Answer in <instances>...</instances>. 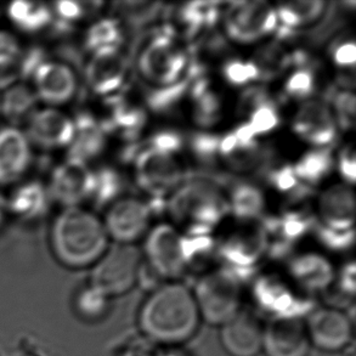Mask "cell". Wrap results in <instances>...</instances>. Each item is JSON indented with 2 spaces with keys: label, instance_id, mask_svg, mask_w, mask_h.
I'll return each instance as SVG.
<instances>
[{
  "label": "cell",
  "instance_id": "6da1fadb",
  "mask_svg": "<svg viewBox=\"0 0 356 356\" xmlns=\"http://www.w3.org/2000/svg\"><path fill=\"white\" fill-rule=\"evenodd\" d=\"M201 315L193 292L183 284L170 282L154 289L145 300L140 327L154 342L179 344L197 331Z\"/></svg>",
  "mask_w": 356,
  "mask_h": 356
},
{
  "label": "cell",
  "instance_id": "7a4b0ae2",
  "mask_svg": "<svg viewBox=\"0 0 356 356\" xmlns=\"http://www.w3.org/2000/svg\"><path fill=\"white\" fill-rule=\"evenodd\" d=\"M108 241L102 219L82 207L63 208L49 230L55 259L70 269L92 266L108 250Z\"/></svg>",
  "mask_w": 356,
  "mask_h": 356
},
{
  "label": "cell",
  "instance_id": "3957f363",
  "mask_svg": "<svg viewBox=\"0 0 356 356\" xmlns=\"http://www.w3.org/2000/svg\"><path fill=\"white\" fill-rule=\"evenodd\" d=\"M165 207L174 222L186 227L188 235H209L230 214L219 184L204 178L184 181L169 196Z\"/></svg>",
  "mask_w": 356,
  "mask_h": 356
},
{
  "label": "cell",
  "instance_id": "277c9868",
  "mask_svg": "<svg viewBox=\"0 0 356 356\" xmlns=\"http://www.w3.org/2000/svg\"><path fill=\"white\" fill-rule=\"evenodd\" d=\"M188 50L172 32H161L144 44L136 58L140 78L156 90L177 87L193 76Z\"/></svg>",
  "mask_w": 356,
  "mask_h": 356
},
{
  "label": "cell",
  "instance_id": "5b68a950",
  "mask_svg": "<svg viewBox=\"0 0 356 356\" xmlns=\"http://www.w3.org/2000/svg\"><path fill=\"white\" fill-rule=\"evenodd\" d=\"M135 181L152 198L149 204L165 206L170 196L184 183V168L175 154L144 146L134 154Z\"/></svg>",
  "mask_w": 356,
  "mask_h": 356
},
{
  "label": "cell",
  "instance_id": "8992f818",
  "mask_svg": "<svg viewBox=\"0 0 356 356\" xmlns=\"http://www.w3.org/2000/svg\"><path fill=\"white\" fill-rule=\"evenodd\" d=\"M193 297L201 318L212 325L230 321L241 312V284L227 270H218L200 279Z\"/></svg>",
  "mask_w": 356,
  "mask_h": 356
},
{
  "label": "cell",
  "instance_id": "52a82bcc",
  "mask_svg": "<svg viewBox=\"0 0 356 356\" xmlns=\"http://www.w3.org/2000/svg\"><path fill=\"white\" fill-rule=\"evenodd\" d=\"M141 265L143 254L136 245L116 243L92 265L90 284L108 298L122 296L139 281Z\"/></svg>",
  "mask_w": 356,
  "mask_h": 356
},
{
  "label": "cell",
  "instance_id": "ba28073f",
  "mask_svg": "<svg viewBox=\"0 0 356 356\" xmlns=\"http://www.w3.org/2000/svg\"><path fill=\"white\" fill-rule=\"evenodd\" d=\"M227 38L238 44H254L279 31L274 5L265 0L230 3L222 15Z\"/></svg>",
  "mask_w": 356,
  "mask_h": 356
},
{
  "label": "cell",
  "instance_id": "9c48e42d",
  "mask_svg": "<svg viewBox=\"0 0 356 356\" xmlns=\"http://www.w3.org/2000/svg\"><path fill=\"white\" fill-rule=\"evenodd\" d=\"M184 236L168 224L154 227L145 241L146 265L164 279H177L188 266L183 247Z\"/></svg>",
  "mask_w": 356,
  "mask_h": 356
},
{
  "label": "cell",
  "instance_id": "30bf717a",
  "mask_svg": "<svg viewBox=\"0 0 356 356\" xmlns=\"http://www.w3.org/2000/svg\"><path fill=\"white\" fill-rule=\"evenodd\" d=\"M38 102L47 106L61 108L76 97L78 90L77 73L70 65L58 60H45L31 74Z\"/></svg>",
  "mask_w": 356,
  "mask_h": 356
},
{
  "label": "cell",
  "instance_id": "8fae6325",
  "mask_svg": "<svg viewBox=\"0 0 356 356\" xmlns=\"http://www.w3.org/2000/svg\"><path fill=\"white\" fill-rule=\"evenodd\" d=\"M151 207L136 197H120L108 206L104 227L108 238L120 245H133L145 235L151 220Z\"/></svg>",
  "mask_w": 356,
  "mask_h": 356
},
{
  "label": "cell",
  "instance_id": "7c38bea8",
  "mask_svg": "<svg viewBox=\"0 0 356 356\" xmlns=\"http://www.w3.org/2000/svg\"><path fill=\"white\" fill-rule=\"evenodd\" d=\"M47 188L50 198L63 207H81L92 197L94 170L84 162L68 159L54 169Z\"/></svg>",
  "mask_w": 356,
  "mask_h": 356
},
{
  "label": "cell",
  "instance_id": "4fadbf2b",
  "mask_svg": "<svg viewBox=\"0 0 356 356\" xmlns=\"http://www.w3.org/2000/svg\"><path fill=\"white\" fill-rule=\"evenodd\" d=\"M294 134L314 149H327L337 138L338 127L331 106L321 99H309L292 120Z\"/></svg>",
  "mask_w": 356,
  "mask_h": 356
},
{
  "label": "cell",
  "instance_id": "5bb4252c",
  "mask_svg": "<svg viewBox=\"0 0 356 356\" xmlns=\"http://www.w3.org/2000/svg\"><path fill=\"white\" fill-rule=\"evenodd\" d=\"M24 133L32 146L47 149L70 147L74 136V120L58 107L37 108L26 120Z\"/></svg>",
  "mask_w": 356,
  "mask_h": 356
},
{
  "label": "cell",
  "instance_id": "9a60e30c",
  "mask_svg": "<svg viewBox=\"0 0 356 356\" xmlns=\"http://www.w3.org/2000/svg\"><path fill=\"white\" fill-rule=\"evenodd\" d=\"M33 162V146L24 130L15 125L0 128V186L24 180Z\"/></svg>",
  "mask_w": 356,
  "mask_h": 356
},
{
  "label": "cell",
  "instance_id": "2e32d148",
  "mask_svg": "<svg viewBox=\"0 0 356 356\" xmlns=\"http://www.w3.org/2000/svg\"><path fill=\"white\" fill-rule=\"evenodd\" d=\"M310 344L325 352H338L353 339L352 320L337 308L318 309L305 323Z\"/></svg>",
  "mask_w": 356,
  "mask_h": 356
},
{
  "label": "cell",
  "instance_id": "e0dca14e",
  "mask_svg": "<svg viewBox=\"0 0 356 356\" xmlns=\"http://www.w3.org/2000/svg\"><path fill=\"white\" fill-rule=\"evenodd\" d=\"M355 224V197L352 186L334 184L318 196V222L314 227L332 232H352Z\"/></svg>",
  "mask_w": 356,
  "mask_h": 356
},
{
  "label": "cell",
  "instance_id": "ac0fdd59",
  "mask_svg": "<svg viewBox=\"0 0 356 356\" xmlns=\"http://www.w3.org/2000/svg\"><path fill=\"white\" fill-rule=\"evenodd\" d=\"M128 77V61L120 49H106L92 55L86 68V81L100 97H115Z\"/></svg>",
  "mask_w": 356,
  "mask_h": 356
},
{
  "label": "cell",
  "instance_id": "d6986e66",
  "mask_svg": "<svg viewBox=\"0 0 356 356\" xmlns=\"http://www.w3.org/2000/svg\"><path fill=\"white\" fill-rule=\"evenodd\" d=\"M307 326L296 318H279L264 327L263 350L268 356H308Z\"/></svg>",
  "mask_w": 356,
  "mask_h": 356
},
{
  "label": "cell",
  "instance_id": "ffe728a7",
  "mask_svg": "<svg viewBox=\"0 0 356 356\" xmlns=\"http://www.w3.org/2000/svg\"><path fill=\"white\" fill-rule=\"evenodd\" d=\"M264 326L255 315L240 312L224 323L220 332L222 347L232 356H257L263 350Z\"/></svg>",
  "mask_w": 356,
  "mask_h": 356
},
{
  "label": "cell",
  "instance_id": "44dd1931",
  "mask_svg": "<svg viewBox=\"0 0 356 356\" xmlns=\"http://www.w3.org/2000/svg\"><path fill=\"white\" fill-rule=\"evenodd\" d=\"M218 157L237 173H255L265 168L269 154L258 140L245 141L234 133L220 136Z\"/></svg>",
  "mask_w": 356,
  "mask_h": 356
},
{
  "label": "cell",
  "instance_id": "7402d4cb",
  "mask_svg": "<svg viewBox=\"0 0 356 356\" xmlns=\"http://www.w3.org/2000/svg\"><path fill=\"white\" fill-rule=\"evenodd\" d=\"M269 248V241L263 227L232 232L222 241L219 253L229 264L243 268L254 264Z\"/></svg>",
  "mask_w": 356,
  "mask_h": 356
},
{
  "label": "cell",
  "instance_id": "603a6c76",
  "mask_svg": "<svg viewBox=\"0 0 356 356\" xmlns=\"http://www.w3.org/2000/svg\"><path fill=\"white\" fill-rule=\"evenodd\" d=\"M107 130L102 122L89 115L74 120V136L70 145V159L87 163L106 147Z\"/></svg>",
  "mask_w": 356,
  "mask_h": 356
},
{
  "label": "cell",
  "instance_id": "cb8c5ba5",
  "mask_svg": "<svg viewBox=\"0 0 356 356\" xmlns=\"http://www.w3.org/2000/svg\"><path fill=\"white\" fill-rule=\"evenodd\" d=\"M48 188L38 181L17 184L8 202L10 212L24 220H33L44 216L50 204Z\"/></svg>",
  "mask_w": 356,
  "mask_h": 356
},
{
  "label": "cell",
  "instance_id": "d4e9b609",
  "mask_svg": "<svg viewBox=\"0 0 356 356\" xmlns=\"http://www.w3.org/2000/svg\"><path fill=\"white\" fill-rule=\"evenodd\" d=\"M327 3L323 0H297L280 3L275 8L279 29L287 33L316 24L326 13Z\"/></svg>",
  "mask_w": 356,
  "mask_h": 356
},
{
  "label": "cell",
  "instance_id": "484cf974",
  "mask_svg": "<svg viewBox=\"0 0 356 356\" xmlns=\"http://www.w3.org/2000/svg\"><path fill=\"white\" fill-rule=\"evenodd\" d=\"M37 104L38 97L29 83H13L5 88L4 92H0L1 115L14 123L29 120L38 108Z\"/></svg>",
  "mask_w": 356,
  "mask_h": 356
},
{
  "label": "cell",
  "instance_id": "4316f807",
  "mask_svg": "<svg viewBox=\"0 0 356 356\" xmlns=\"http://www.w3.org/2000/svg\"><path fill=\"white\" fill-rule=\"evenodd\" d=\"M291 273L299 284L309 289H318L331 284L332 265L325 257L307 253L297 257L291 263Z\"/></svg>",
  "mask_w": 356,
  "mask_h": 356
},
{
  "label": "cell",
  "instance_id": "83f0119b",
  "mask_svg": "<svg viewBox=\"0 0 356 356\" xmlns=\"http://www.w3.org/2000/svg\"><path fill=\"white\" fill-rule=\"evenodd\" d=\"M227 202L230 214L241 222L257 220L265 211L264 193L253 184L238 183L234 185Z\"/></svg>",
  "mask_w": 356,
  "mask_h": 356
},
{
  "label": "cell",
  "instance_id": "f1b7e54d",
  "mask_svg": "<svg viewBox=\"0 0 356 356\" xmlns=\"http://www.w3.org/2000/svg\"><path fill=\"white\" fill-rule=\"evenodd\" d=\"M190 95L193 97V117L198 125L212 127L222 118L220 97L206 79L198 78L197 82L190 88Z\"/></svg>",
  "mask_w": 356,
  "mask_h": 356
},
{
  "label": "cell",
  "instance_id": "f546056e",
  "mask_svg": "<svg viewBox=\"0 0 356 356\" xmlns=\"http://www.w3.org/2000/svg\"><path fill=\"white\" fill-rule=\"evenodd\" d=\"M115 97L111 100V116L106 123L102 124L107 131L111 129L118 130L123 136L133 139L144 128L146 122V115L143 107L127 100L117 99L116 97Z\"/></svg>",
  "mask_w": 356,
  "mask_h": 356
},
{
  "label": "cell",
  "instance_id": "4dcf8cb0",
  "mask_svg": "<svg viewBox=\"0 0 356 356\" xmlns=\"http://www.w3.org/2000/svg\"><path fill=\"white\" fill-rule=\"evenodd\" d=\"M333 168L332 154L327 149H314L304 154L293 169L300 183L309 186H315L328 177Z\"/></svg>",
  "mask_w": 356,
  "mask_h": 356
},
{
  "label": "cell",
  "instance_id": "1f68e13d",
  "mask_svg": "<svg viewBox=\"0 0 356 356\" xmlns=\"http://www.w3.org/2000/svg\"><path fill=\"white\" fill-rule=\"evenodd\" d=\"M6 15L16 29L34 33L48 26L53 17V11L39 3L17 1L9 5Z\"/></svg>",
  "mask_w": 356,
  "mask_h": 356
},
{
  "label": "cell",
  "instance_id": "d6a6232c",
  "mask_svg": "<svg viewBox=\"0 0 356 356\" xmlns=\"http://www.w3.org/2000/svg\"><path fill=\"white\" fill-rule=\"evenodd\" d=\"M250 61L257 68L259 79L270 81L279 77L292 65V54L281 44L273 42L258 49Z\"/></svg>",
  "mask_w": 356,
  "mask_h": 356
},
{
  "label": "cell",
  "instance_id": "836d02e7",
  "mask_svg": "<svg viewBox=\"0 0 356 356\" xmlns=\"http://www.w3.org/2000/svg\"><path fill=\"white\" fill-rule=\"evenodd\" d=\"M123 39L124 32L120 19L106 17L97 19L88 29L86 34V47L92 54L106 49H120Z\"/></svg>",
  "mask_w": 356,
  "mask_h": 356
},
{
  "label": "cell",
  "instance_id": "e575fe53",
  "mask_svg": "<svg viewBox=\"0 0 356 356\" xmlns=\"http://www.w3.org/2000/svg\"><path fill=\"white\" fill-rule=\"evenodd\" d=\"M218 3H190L178 10L179 22L191 37L202 29L211 27L219 17Z\"/></svg>",
  "mask_w": 356,
  "mask_h": 356
},
{
  "label": "cell",
  "instance_id": "d590c367",
  "mask_svg": "<svg viewBox=\"0 0 356 356\" xmlns=\"http://www.w3.org/2000/svg\"><path fill=\"white\" fill-rule=\"evenodd\" d=\"M123 190V177L116 169L105 167L94 172V188L90 200L97 207L111 206L112 203L120 198Z\"/></svg>",
  "mask_w": 356,
  "mask_h": 356
},
{
  "label": "cell",
  "instance_id": "8d00e7d4",
  "mask_svg": "<svg viewBox=\"0 0 356 356\" xmlns=\"http://www.w3.org/2000/svg\"><path fill=\"white\" fill-rule=\"evenodd\" d=\"M248 120L245 123L248 124L255 136L258 135L269 134L274 131L280 124V113L277 107L273 100L268 97L264 102L255 105L248 113Z\"/></svg>",
  "mask_w": 356,
  "mask_h": 356
},
{
  "label": "cell",
  "instance_id": "74e56055",
  "mask_svg": "<svg viewBox=\"0 0 356 356\" xmlns=\"http://www.w3.org/2000/svg\"><path fill=\"white\" fill-rule=\"evenodd\" d=\"M316 87V78L313 70L309 67L308 63L297 66L293 72L289 74L284 83V92L289 99L304 100L312 99Z\"/></svg>",
  "mask_w": 356,
  "mask_h": 356
},
{
  "label": "cell",
  "instance_id": "f35d334b",
  "mask_svg": "<svg viewBox=\"0 0 356 356\" xmlns=\"http://www.w3.org/2000/svg\"><path fill=\"white\" fill-rule=\"evenodd\" d=\"M331 110L338 129L343 131L353 129L355 125V94L352 89H339L333 97Z\"/></svg>",
  "mask_w": 356,
  "mask_h": 356
},
{
  "label": "cell",
  "instance_id": "ab89813d",
  "mask_svg": "<svg viewBox=\"0 0 356 356\" xmlns=\"http://www.w3.org/2000/svg\"><path fill=\"white\" fill-rule=\"evenodd\" d=\"M108 305V297L102 293L99 289L92 287L89 284L86 289H83L77 296L76 300V308L78 313L82 315L83 318L89 320L102 318L104 313L106 312Z\"/></svg>",
  "mask_w": 356,
  "mask_h": 356
},
{
  "label": "cell",
  "instance_id": "60d3db41",
  "mask_svg": "<svg viewBox=\"0 0 356 356\" xmlns=\"http://www.w3.org/2000/svg\"><path fill=\"white\" fill-rule=\"evenodd\" d=\"M222 76L232 87H245L259 79V74L250 60L230 58L222 66Z\"/></svg>",
  "mask_w": 356,
  "mask_h": 356
},
{
  "label": "cell",
  "instance_id": "b9f144b4",
  "mask_svg": "<svg viewBox=\"0 0 356 356\" xmlns=\"http://www.w3.org/2000/svg\"><path fill=\"white\" fill-rule=\"evenodd\" d=\"M269 183L280 193L286 195H299L308 191V188L300 183L297 174L294 172L293 165H281L269 173Z\"/></svg>",
  "mask_w": 356,
  "mask_h": 356
},
{
  "label": "cell",
  "instance_id": "7bdbcfd3",
  "mask_svg": "<svg viewBox=\"0 0 356 356\" xmlns=\"http://www.w3.org/2000/svg\"><path fill=\"white\" fill-rule=\"evenodd\" d=\"M22 58V49L14 34L0 31V74L15 70L21 63Z\"/></svg>",
  "mask_w": 356,
  "mask_h": 356
},
{
  "label": "cell",
  "instance_id": "ee69618b",
  "mask_svg": "<svg viewBox=\"0 0 356 356\" xmlns=\"http://www.w3.org/2000/svg\"><path fill=\"white\" fill-rule=\"evenodd\" d=\"M120 9L117 10L120 15H123L130 24H144L145 21L152 19L154 15L159 13V3H149V1H129V3H120Z\"/></svg>",
  "mask_w": 356,
  "mask_h": 356
},
{
  "label": "cell",
  "instance_id": "f6af8a7d",
  "mask_svg": "<svg viewBox=\"0 0 356 356\" xmlns=\"http://www.w3.org/2000/svg\"><path fill=\"white\" fill-rule=\"evenodd\" d=\"M332 61L337 67L354 70L356 61V47L353 39H342L333 44L331 49Z\"/></svg>",
  "mask_w": 356,
  "mask_h": 356
},
{
  "label": "cell",
  "instance_id": "bcb514c9",
  "mask_svg": "<svg viewBox=\"0 0 356 356\" xmlns=\"http://www.w3.org/2000/svg\"><path fill=\"white\" fill-rule=\"evenodd\" d=\"M146 146L165 154H175L183 147V138L174 130H161L149 138Z\"/></svg>",
  "mask_w": 356,
  "mask_h": 356
},
{
  "label": "cell",
  "instance_id": "7dc6e473",
  "mask_svg": "<svg viewBox=\"0 0 356 356\" xmlns=\"http://www.w3.org/2000/svg\"><path fill=\"white\" fill-rule=\"evenodd\" d=\"M219 140L220 138H218L216 135L198 134L193 136L191 147L198 159L211 162L218 157Z\"/></svg>",
  "mask_w": 356,
  "mask_h": 356
},
{
  "label": "cell",
  "instance_id": "c3c4849f",
  "mask_svg": "<svg viewBox=\"0 0 356 356\" xmlns=\"http://www.w3.org/2000/svg\"><path fill=\"white\" fill-rule=\"evenodd\" d=\"M338 172L341 174L344 184L354 186L356 178L355 149L352 144H348L343 147L337 159Z\"/></svg>",
  "mask_w": 356,
  "mask_h": 356
},
{
  "label": "cell",
  "instance_id": "681fc988",
  "mask_svg": "<svg viewBox=\"0 0 356 356\" xmlns=\"http://www.w3.org/2000/svg\"><path fill=\"white\" fill-rule=\"evenodd\" d=\"M87 4L73 3V1H63V3L55 4V13L60 17V19H63L65 22H77V21L84 19L89 13H92L95 6L102 5L100 3H97L90 9H87L86 8Z\"/></svg>",
  "mask_w": 356,
  "mask_h": 356
},
{
  "label": "cell",
  "instance_id": "f907efd6",
  "mask_svg": "<svg viewBox=\"0 0 356 356\" xmlns=\"http://www.w3.org/2000/svg\"><path fill=\"white\" fill-rule=\"evenodd\" d=\"M315 232L323 245H327L328 248H331V250H346L349 247H352L354 243L355 232L342 234V232H327V230H323L318 227H315Z\"/></svg>",
  "mask_w": 356,
  "mask_h": 356
},
{
  "label": "cell",
  "instance_id": "816d5d0a",
  "mask_svg": "<svg viewBox=\"0 0 356 356\" xmlns=\"http://www.w3.org/2000/svg\"><path fill=\"white\" fill-rule=\"evenodd\" d=\"M341 284L344 291H347L349 293H354V291H355V265L354 263H349L343 269L342 275H341Z\"/></svg>",
  "mask_w": 356,
  "mask_h": 356
},
{
  "label": "cell",
  "instance_id": "f5cc1de1",
  "mask_svg": "<svg viewBox=\"0 0 356 356\" xmlns=\"http://www.w3.org/2000/svg\"><path fill=\"white\" fill-rule=\"evenodd\" d=\"M3 214H4V207H3V204L0 202V222H1V219H3Z\"/></svg>",
  "mask_w": 356,
  "mask_h": 356
},
{
  "label": "cell",
  "instance_id": "db71d44e",
  "mask_svg": "<svg viewBox=\"0 0 356 356\" xmlns=\"http://www.w3.org/2000/svg\"><path fill=\"white\" fill-rule=\"evenodd\" d=\"M0 115H1V108H0Z\"/></svg>",
  "mask_w": 356,
  "mask_h": 356
}]
</instances>
